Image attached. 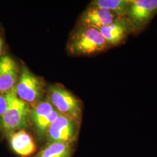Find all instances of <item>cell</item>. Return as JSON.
<instances>
[{
  "instance_id": "6da1fadb",
  "label": "cell",
  "mask_w": 157,
  "mask_h": 157,
  "mask_svg": "<svg viewBox=\"0 0 157 157\" xmlns=\"http://www.w3.org/2000/svg\"><path fill=\"white\" fill-rule=\"evenodd\" d=\"M6 94L8 107L0 119V135L6 138L17 131L27 129L31 122V108L17 97L15 87Z\"/></svg>"
},
{
  "instance_id": "7a4b0ae2",
  "label": "cell",
  "mask_w": 157,
  "mask_h": 157,
  "mask_svg": "<svg viewBox=\"0 0 157 157\" xmlns=\"http://www.w3.org/2000/svg\"><path fill=\"white\" fill-rule=\"evenodd\" d=\"M110 48L98 29L81 25L69 43L70 51L76 56H93Z\"/></svg>"
},
{
  "instance_id": "3957f363",
  "label": "cell",
  "mask_w": 157,
  "mask_h": 157,
  "mask_svg": "<svg viewBox=\"0 0 157 157\" xmlns=\"http://www.w3.org/2000/svg\"><path fill=\"white\" fill-rule=\"evenodd\" d=\"M44 83L38 76L24 66L19 72L15 90L17 97L33 108L43 100Z\"/></svg>"
},
{
  "instance_id": "277c9868",
  "label": "cell",
  "mask_w": 157,
  "mask_h": 157,
  "mask_svg": "<svg viewBox=\"0 0 157 157\" xmlns=\"http://www.w3.org/2000/svg\"><path fill=\"white\" fill-rule=\"evenodd\" d=\"M46 98L61 115L81 122L82 103L71 92L61 86L53 85L49 87Z\"/></svg>"
},
{
  "instance_id": "5b68a950",
  "label": "cell",
  "mask_w": 157,
  "mask_h": 157,
  "mask_svg": "<svg viewBox=\"0 0 157 157\" xmlns=\"http://www.w3.org/2000/svg\"><path fill=\"white\" fill-rule=\"evenodd\" d=\"M157 14V0H131L126 17L135 29V36H137Z\"/></svg>"
},
{
  "instance_id": "8992f818",
  "label": "cell",
  "mask_w": 157,
  "mask_h": 157,
  "mask_svg": "<svg viewBox=\"0 0 157 157\" xmlns=\"http://www.w3.org/2000/svg\"><path fill=\"white\" fill-rule=\"evenodd\" d=\"M59 115L60 113L47 98L31 109L30 121L39 140H45L48 129Z\"/></svg>"
},
{
  "instance_id": "52a82bcc",
  "label": "cell",
  "mask_w": 157,
  "mask_h": 157,
  "mask_svg": "<svg viewBox=\"0 0 157 157\" xmlns=\"http://www.w3.org/2000/svg\"><path fill=\"white\" fill-rule=\"evenodd\" d=\"M80 122L61 115L48 129L45 140L72 144L78 139Z\"/></svg>"
},
{
  "instance_id": "ba28073f",
  "label": "cell",
  "mask_w": 157,
  "mask_h": 157,
  "mask_svg": "<svg viewBox=\"0 0 157 157\" xmlns=\"http://www.w3.org/2000/svg\"><path fill=\"white\" fill-rule=\"evenodd\" d=\"M110 48L123 45L135 36V29L126 17H118L111 24L98 29Z\"/></svg>"
},
{
  "instance_id": "9c48e42d",
  "label": "cell",
  "mask_w": 157,
  "mask_h": 157,
  "mask_svg": "<svg viewBox=\"0 0 157 157\" xmlns=\"http://www.w3.org/2000/svg\"><path fill=\"white\" fill-rule=\"evenodd\" d=\"M118 17L113 12L90 4L80 17V25L99 29L113 22Z\"/></svg>"
},
{
  "instance_id": "30bf717a",
  "label": "cell",
  "mask_w": 157,
  "mask_h": 157,
  "mask_svg": "<svg viewBox=\"0 0 157 157\" xmlns=\"http://www.w3.org/2000/svg\"><path fill=\"white\" fill-rule=\"evenodd\" d=\"M19 75L17 62L12 57H0V94L8 93L15 87Z\"/></svg>"
},
{
  "instance_id": "8fae6325",
  "label": "cell",
  "mask_w": 157,
  "mask_h": 157,
  "mask_svg": "<svg viewBox=\"0 0 157 157\" xmlns=\"http://www.w3.org/2000/svg\"><path fill=\"white\" fill-rule=\"evenodd\" d=\"M12 151L21 157L33 156L37 146L33 137L26 130H20L6 137Z\"/></svg>"
},
{
  "instance_id": "7c38bea8",
  "label": "cell",
  "mask_w": 157,
  "mask_h": 157,
  "mask_svg": "<svg viewBox=\"0 0 157 157\" xmlns=\"http://www.w3.org/2000/svg\"><path fill=\"white\" fill-rule=\"evenodd\" d=\"M72 145L61 142H47L45 146L32 157H72Z\"/></svg>"
},
{
  "instance_id": "4fadbf2b",
  "label": "cell",
  "mask_w": 157,
  "mask_h": 157,
  "mask_svg": "<svg viewBox=\"0 0 157 157\" xmlns=\"http://www.w3.org/2000/svg\"><path fill=\"white\" fill-rule=\"evenodd\" d=\"M131 0H94L91 4L105 8L118 17H126Z\"/></svg>"
},
{
  "instance_id": "5bb4252c",
  "label": "cell",
  "mask_w": 157,
  "mask_h": 157,
  "mask_svg": "<svg viewBox=\"0 0 157 157\" xmlns=\"http://www.w3.org/2000/svg\"><path fill=\"white\" fill-rule=\"evenodd\" d=\"M8 107L7 94H0V119L4 115Z\"/></svg>"
},
{
  "instance_id": "9a60e30c",
  "label": "cell",
  "mask_w": 157,
  "mask_h": 157,
  "mask_svg": "<svg viewBox=\"0 0 157 157\" xmlns=\"http://www.w3.org/2000/svg\"><path fill=\"white\" fill-rule=\"evenodd\" d=\"M3 45H4V42L3 40L0 37V56L2 54V50H3Z\"/></svg>"
}]
</instances>
